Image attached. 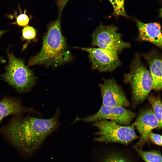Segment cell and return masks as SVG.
I'll return each instance as SVG.
<instances>
[{"label":"cell","instance_id":"1","mask_svg":"<svg viewBox=\"0 0 162 162\" xmlns=\"http://www.w3.org/2000/svg\"><path fill=\"white\" fill-rule=\"evenodd\" d=\"M59 113L58 109L52 117L46 119L16 116L0 129V132L21 152L31 155L58 128Z\"/></svg>","mask_w":162,"mask_h":162},{"label":"cell","instance_id":"2","mask_svg":"<svg viewBox=\"0 0 162 162\" xmlns=\"http://www.w3.org/2000/svg\"><path fill=\"white\" fill-rule=\"evenodd\" d=\"M51 22L44 35L40 51L32 57L28 66L43 65L46 67H57L72 61L73 57L69 50L61 29V17Z\"/></svg>","mask_w":162,"mask_h":162},{"label":"cell","instance_id":"3","mask_svg":"<svg viewBox=\"0 0 162 162\" xmlns=\"http://www.w3.org/2000/svg\"><path fill=\"white\" fill-rule=\"evenodd\" d=\"M123 81L130 86L131 106L133 108L142 103L152 89L151 75L138 53L136 54L130 65V72L124 74Z\"/></svg>","mask_w":162,"mask_h":162},{"label":"cell","instance_id":"4","mask_svg":"<svg viewBox=\"0 0 162 162\" xmlns=\"http://www.w3.org/2000/svg\"><path fill=\"white\" fill-rule=\"evenodd\" d=\"M8 62L5 67V72L1 76L18 92H30L35 84L36 77L23 60L11 53H8Z\"/></svg>","mask_w":162,"mask_h":162},{"label":"cell","instance_id":"5","mask_svg":"<svg viewBox=\"0 0 162 162\" xmlns=\"http://www.w3.org/2000/svg\"><path fill=\"white\" fill-rule=\"evenodd\" d=\"M93 126L98 129L95 141L103 143H118L128 145L139 138L132 124L124 126L107 120H102L94 122Z\"/></svg>","mask_w":162,"mask_h":162},{"label":"cell","instance_id":"6","mask_svg":"<svg viewBox=\"0 0 162 162\" xmlns=\"http://www.w3.org/2000/svg\"><path fill=\"white\" fill-rule=\"evenodd\" d=\"M118 28L114 25L101 23L92 33V45L99 48L119 53L130 47V43L123 41Z\"/></svg>","mask_w":162,"mask_h":162},{"label":"cell","instance_id":"7","mask_svg":"<svg viewBox=\"0 0 162 162\" xmlns=\"http://www.w3.org/2000/svg\"><path fill=\"white\" fill-rule=\"evenodd\" d=\"M136 115L135 113L123 107L108 106L102 105L95 113L85 118L77 117L74 121L94 122L102 120H107L122 125L129 126Z\"/></svg>","mask_w":162,"mask_h":162},{"label":"cell","instance_id":"8","mask_svg":"<svg viewBox=\"0 0 162 162\" xmlns=\"http://www.w3.org/2000/svg\"><path fill=\"white\" fill-rule=\"evenodd\" d=\"M81 49L88 53L92 70L101 72H111L121 64L118 53L116 52L99 47Z\"/></svg>","mask_w":162,"mask_h":162},{"label":"cell","instance_id":"9","mask_svg":"<svg viewBox=\"0 0 162 162\" xmlns=\"http://www.w3.org/2000/svg\"><path fill=\"white\" fill-rule=\"evenodd\" d=\"M98 85L100 90L102 105L124 107L130 105L122 88L113 78H103V83Z\"/></svg>","mask_w":162,"mask_h":162},{"label":"cell","instance_id":"10","mask_svg":"<svg viewBox=\"0 0 162 162\" xmlns=\"http://www.w3.org/2000/svg\"><path fill=\"white\" fill-rule=\"evenodd\" d=\"M132 125L137 130L140 135V140L136 146L142 148L146 143H149V135L152 130L158 128V123L152 108L148 106L140 110Z\"/></svg>","mask_w":162,"mask_h":162},{"label":"cell","instance_id":"11","mask_svg":"<svg viewBox=\"0 0 162 162\" xmlns=\"http://www.w3.org/2000/svg\"><path fill=\"white\" fill-rule=\"evenodd\" d=\"M134 20L138 29V39L151 42L161 48L162 37L160 24L157 22L145 23L135 18Z\"/></svg>","mask_w":162,"mask_h":162},{"label":"cell","instance_id":"12","mask_svg":"<svg viewBox=\"0 0 162 162\" xmlns=\"http://www.w3.org/2000/svg\"><path fill=\"white\" fill-rule=\"evenodd\" d=\"M149 64V72L153 82L152 89L156 91L162 89L161 55L155 49L142 54Z\"/></svg>","mask_w":162,"mask_h":162},{"label":"cell","instance_id":"13","mask_svg":"<svg viewBox=\"0 0 162 162\" xmlns=\"http://www.w3.org/2000/svg\"><path fill=\"white\" fill-rule=\"evenodd\" d=\"M31 110L23 106L16 100L5 98L0 102V122L4 118L8 116L20 114L30 111Z\"/></svg>","mask_w":162,"mask_h":162},{"label":"cell","instance_id":"14","mask_svg":"<svg viewBox=\"0 0 162 162\" xmlns=\"http://www.w3.org/2000/svg\"><path fill=\"white\" fill-rule=\"evenodd\" d=\"M101 162H134L131 157L121 151L108 150L103 156Z\"/></svg>","mask_w":162,"mask_h":162},{"label":"cell","instance_id":"15","mask_svg":"<svg viewBox=\"0 0 162 162\" xmlns=\"http://www.w3.org/2000/svg\"><path fill=\"white\" fill-rule=\"evenodd\" d=\"M147 99L151 105L153 113L157 120L158 126V128H162V106L161 99L159 95L155 96L149 94Z\"/></svg>","mask_w":162,"mask_h":162},{"label":"cell","instance_id":"16","mask_svg":"<svg viewBox=\"0 0 162 162\" xmlns=\"http://www.w3.org/2000/svg\"><path fill=\"white\" fill-rule=\"evenodd\" d=\"M134 148L138 155L146 162H162L161 155L159 151H143L136 146Z\"/></svg>","mask_w":162,"mask_h":162},{"label":"cell","instance_id":"17","mask_svg":"<svg viewBox=\"0 0 162 162\" xmlns=\"http://www.w3.org/2000/svg\"><path fill=\"white\" fill-rule=\"evenodd\" d=\"M113 8V15L116 17L122 16L127 18L129 16L126 13L124 7L125 0H109Z\"/></svg>","mask_w":162,"mask_h":162},{"label":"cell","instance_id":"18","mask_svg":"<svg viewBox=\"0 0 162 162\" xmlns=\"http://www.w3.org/2000/svg\"><path fill=\"white\" fill-rule=\"evenodd\" d=\"M22 36L26 40H31L34 39L36 36V31L32 27L26 26L22 30Z\"/></svg>","mask_w":162,"mask_h":162},{"label":"cell","instance_id":"19","mask_svg":"<svg viewBox=\"0 0 162 162\" xmlns=\"http://www.w3.org/2000/svg\"><path fill=\"white\" fill-rule=\"evenodd\" d=\"M30 18L26 14V10H25L24 13L20 14L16 17V23L21 26H25L28 24Z\"/></svg>","mask_w":162,"mask_h":162},{"label":"cell","instance_id":"20","mask_svg":"<svg viewBox=\"0 0 162 162\" xmlns=\"http://www.w3.org/2000/svg\"><path fill=\"white\" fill-rule=\"evenodd\" d=\"M148 139L153 143L159 146H161L162 136L161 135L151 131L149 135Z\"/></svg>","mask_w":162,"mask_h":162},{"label":"cell","instance_id":"21","mask_svg":"<svg viewBox=\"0 0 162 162\" xmlns=\"http://www.w3.org/2000/svg\"><path fill=\"white\" fill-rule=\"evenodd\" d=\"M70 0H56V3L58 9V15L62 16V13L64 7L68 2Z\"/></svg>","mask_w":162,"mask_h":162},{"label":"cell","instance_id":"22","mask_svg":"<svg viewBox=\"0 0 162 162\" xmlns=\"http://www.w3.org/2000/svg\"><path fill=\"white\" fill-rule=\"evenodd\" d=\"M6 32L7 31L5 30H0V37Z\"/></svg>","mask_w":162,"mask_h":162},{"label":"cell","instance_id":"23","mask_svg":"<svg viewBox=\"0 0 162 162\" xmlns=\"http://www.w3.org/2000/svg\"><path fill=\"white\" fill-rule=\"evenodd\" d=\"M5 60L3 58L0 57V63H3L5 62Z\"/></svg>","mask_w":162,"mask_h":162}]
</instances>
